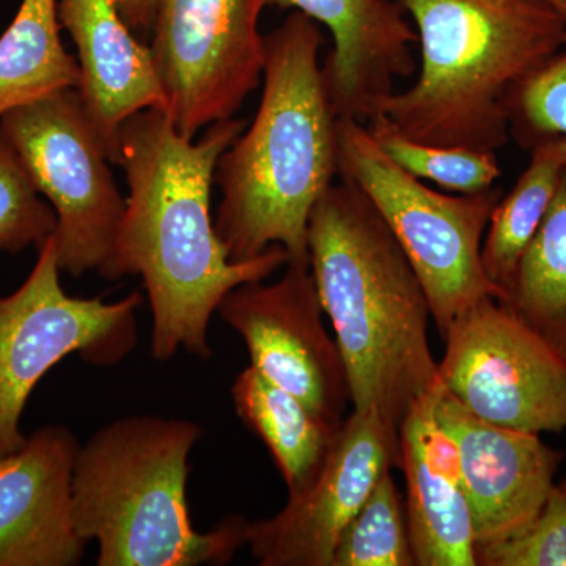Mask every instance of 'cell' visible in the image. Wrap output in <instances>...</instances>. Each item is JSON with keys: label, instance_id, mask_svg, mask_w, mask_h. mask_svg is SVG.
<instances>
[{"label": "cell", "instance_id": "8", "mask_svg": "<svg viewBox=\"0 0 566 566\" xmlns=\"http://www.w3.org/2000/svg\"><path fill=\"white\" fill-rule=\"evenodd\" d=\"M61 273L52 234L20 289L0 296V457L24 446L25 403L55 364L76 353L88 364L114 365L137 344L140 293L115 303L74 297L62 289Z\"/></svg>", "mask_w": 566, "mask_h": 566}, {"label": "cell", "instance_id": "24", "mask_svg": "<svg viewBox=\"0 0 566 566\" xmlns=\"http://www.w3.org/2000/svg\"><path fill=\"white\" fill-rule=\"evenodd\" d=\"M57 227V216L36 189L28 167L0 129V252L41 248Z\"/></svg>", "mask_w": 566, "mask_h": 566}, {"label": "cell", "instance_id": "2", "mask_svg": "<svg viewBox=\"0 0 566 566\" xmlns=\"http://www.w3.org/2000/svg\"><path fill=\"white\" fill-rule=\"evenodd\" d=\"M307 244L353 409L376 412L398 433L411 405L441 385L422 283L374 203L344 178L315 203Z\"/></svg>", "mask_w": 566, "mask_h": 566}, {"label": "cell", "instance_id": "19", "mask_svg": "<svg viewBox=\"0 0 566 566\" xmlns=\"http://www.w3.org/2000/svg\"><path fill=\"white\" fill-rule=\"evenodd\" d=\"M405 513L416 566H476L471 510L461 483L431 468L400 441Z\"/></svg>", "mask_w": 566, "mask_h": 566}, {"label": "cell", "instance_id": "11", "mask_svg": "<svg viewBox=\"0 0 566 566\" xmlns=\"http://www.w3.org/2000/svg\"><path fill=\"white\" fill-rule=\"evenodd\" d=\"M218 314L243 338L252 367L324 422L342 427L352 405L348 378L337 342L323 323L311 264L286 263L277 282L237 286Z\"/></svg>", "mask_w": 566, "mask_h": 566}, {"label": "cell", "instance_id": "18", "mask_svg": "<svg viewBox=\"0 0 566 566\" xmlns=\"http://www.w3.org/2000/svg\"><path fill=\"white\" fill-rule=\"evenodd\" d=\"M57 0H22L0 36V118L63 88H77L80 63L63 46Z\"/></svg>", "mask_w": 566, "mask_h": 566}, {"label": "cell", "instance_id": "3", "mask_svg": "<svg viewBox=\"0 0 566 566\" xmlns=\"http://www.w3.org/2000/svg\"><path fill=\"white\" fill-rule=\"evenodd\" d=\"M323 33L293 11L264 36L263 93L252 125L223 151L214 229L232 262L282 245L308 262V219L338 177L337 112L319 65Z\"/></svg>", "mask_w": 566, "mask_h": 566}, {"label": "cell", "instance_id": "21", "mask_svg": "<svg viewBox=\"0 0 566 566\" xmlns=\"http://www.w3.org/2000/svg\"><path fill=\"white\" fill-rule=\"evenodd\" d=\"M501 304L566 357V172Z\"/></svg>", "mask_w": 566, "mask_h": 566}, {"label": "cell", "instance_id": "17", "mask_svg": "<svg viewBox=\"0 0 566 566\" xmlns=\"http://www.w3.org/2000/svg\"><path fill=\"white\" fill-rule=\"evenodd\" d=\"M232 397L241 422L270 449L289 497L314 485L338 428L324 422L252 365L234 379Z\"/></svg>", "mask_w": 566, "mask_h": 566}, {"label": "cell", "instance_id": "1", "mask_svg": "<svg viewBox=\"0 0 566 566\" xmlns=\"http://www.w3.org/2000/svg\"><path fill=\"white\" fill-rule=\"evenodd\" d=\"M245 120L210 125L193 142L175 129L167 112L145 109L123 123L118 161L129 193L117 241V275H140L151 308V356L159 363L185 349L212 356L211 316L227 293L264 281L286 266L273 244L252 260L232 262L211 218V186L223 151Z\"/></svg>", "mask_w": 566, "mask_h": 566}, {"label": "cell", "instance_id": "27", "mask_svg": "<svg viewBox=\"0 0 566 566\" xmlns=\"http://www.w3.org/2000/svg\"><path fill=\"white\" fill-rule=\"evenodd\" d=\"M158 0H117L118 11L133 32L151 31Z\"/></svg>", "mask_w": 566, "mask_h": 566}, {"label": "cell", "instance_id": "14", "mask_svg": "<svg viewBox=\"0 0 566 566\" xmlns=\"http://www.w3.org/2000/svg\"><path fill=\"white\" fill-rule=\"evenodd\" d=\"M80 442L61 424L41 428L0 457V566H73L77 535L71 482Z\"/></svg>", "mask_w": 566, "mask_h": 566}, {"label": "cell", "instance_id": "20", "mask_svg": "<svg viewBox=\"0 0 566 566\" xmlns=\"http://www.w3.org/2000/svg\"><path fill=\"white\" fill-rule=\"evenodd\" d=\"M565 172L566 137L538 142L531 148L526 170L517 178L512 191L502 196L491 216L483 238L482 264L486 277L504 293V297L517 264L549 211Z\"/></svg>", "mask_w": 566, "mask_h": 566}, {"label": "cell", "instance_id": "28", "mask_svg": "<svg viewBox=\"0 0 566 566\" xmlns=\"http://www.w3.org/2000/svg\"><path fill=\"white\" fill-rule=\"evenodd\" d=\"M545 2L551 7V9L557 11L566 22V0H545Z\"/></svg>", "mask_w": 566, "mask_h": 566}, {"label": "cell", "instance_id": "16", "mask_svg": "<svg viewBox=\"0 0 566 566\" xmlns=\"http://www.w3.org/2000/svg\"><path fill=\"white\" fill-rule=\"evenodd\" d=\"M57 14L76 46L82 104L117 166L123 123L140 111L166 112L150 46L133 35L117 0H57Z\"/></svg>", "mask_w": 566, "mask_h": 566}, {"label": "cell", "instance_id": "26", "mask_svg": "<svg viewBox=\"0 0 566 566\" xmlns=\"http://www.w3.org/2000/svg\"><path fill=\"white\" fill-rule=\"evenodd\" d=\"M479 566H566V480L554 483L523 532L475 547Z\"/></svg>", "mask_w": 566, "mask_h": 566}, {"label": "cell", "instance_id": "23", "mask_svg": "<svg viewBox=\"0 0 566 566\" xmlns=\"http://www.w3.org/2000/svg\"><path fill=\"white\" fill-rule=\"evenodd\" d=\"M333 566H416L392 469L382 474L342 532Z\"/></svg>", "mask_w": 566, "mask_h": 566}, {"label": "cell", "instance_id": "6", "mask_svg": "<svg viewBox=\"0 0 566 566\" xmlns=\"http://www.w3.org/2000/svg\"><path fill=\"white\" fill-rule=\"evenodd\" d=\"M338 177L368 197L422 283L431 322L441 338L465 308L504 293L486 277L482 244L501 188L442 193L397 166L376 144L365 123L337 118Z\"/></svg>", "mask_w": 566, "mask_h": 566}, {"label": "cell", "instance_id": "9", "mask_svg": "<svg viewBox=\"0 0 566 566\" xmlns=\"http://www.w3.org/2000/svg\"><path fill=\"white\" fill-rule=\"evenodd\" d=\"M439 381L472 416L523 433L566 430V357L493 297L447 331Z\"/></svg>", "mask_w": 566, "mask_h": 566}, {"label": "cell", "instance_id": "13", "mask_svg": "<svg viewBox=\"0 0 566 566\" xmlns=\"http://www.w3.org/2000/svg\"><path fill=\"white\" fill-rule=\"evenodd\" d=\"M436 416L460 446L463 493L476 546L523 532L556 483L562 453L539 434L509 430L472 416L442 386Z\"/></svg>", "mask_w": 566, "mask_h": 566}, {"label": "cell", "instance_id": "10", "mask_svg": "<svg viewBox=\"0 0 566 566\" xmlns=\"http://www.w3.org/2000/svg\"><path fill=\"white\" fill-rule=\"evenodd\" d=\"M264 0H158L151 54L166 112L193 139L233 118L263 76Z\"/></svg>", "mask_w": 566, "mask_h": 566}, {"label": "cell", "instance_id": "7", "mask_svg": "<svg viewBox=\"0 0 566 566\" xmlns=\"http://www.w3.org/2000/svg\"><path fill=\"white\" fill-rule=\"evenodd\" d=\"M36 189L57 216L62 273L118 281L117 241L126 210L111 159L77 88H63L0 118Z\"/></svg>", "mask_w": 566, "mask_h": 566}, {"label": "cell", "instance_id": "12", "mask_svg": "<svg viewBox=\"0 0 566 566\" xmlns=\"http://www.w3.org/2000/svg\"><path fill=\"white\" fill-rule=\"evenodd\" d=\"M400 463V436L376 412L353 409L314 485L289 497L277 515L249 521L253 558L262 566H333L342 532L382 474Z\"/></svg>", "mask_w": 566, "mask_h": 566}, {"label": "cell", "instance_id": "15", "mask_svg": "<svg viewBox=\"0 0 566 566\" xmlns=\"http://www.w3.org/2000/svg\"><path fill=\"white\" fill-rule=\"evenodd\" d=\"M294 9L329 29L334 50L323 65L324 84L338 117L367 123L397 88L415 76L417 32L395 0H264Z\"/></svg>", "mask_w": 566, "mask_h": 566}, {"label": "cell", "instance_id": "22", "mask_svg": "<svg viewBox=\"0 0 566 566\" xmlns=\"http://www.w3.org/2000/svg\"><path fill=\"white\" fill-rule=\"evenodd\" d=\"M365 126L397 166L419 180L436 182L447 191L483 192L493 188L501 177L495 153L412 140L394 129L381 115H375Z\"/></svg>", "mask_w": 566, "mask_h": 566}, {"label": "cell", "instance_id": "25", "mask_svg": "<svg viewBox=\"0 0 566 566\" xmlns=\"http://www.w3.org/2000/svg\"><path fill=\"white\" fill-rule=\"evenodd\" d=\"M506 109L510 137L526 150L551 137H566V41L545 66L512 93Z\"/></svg>", "mask_w": 566, "mask_h": 566}, {"label": "cell", "instance_id": "5", "mask_svg": "<svg viewBox=\"0 0 566 566\" xmlns=\"http://www.w3.org/2000/svg\"><path fill=\"white\" fill-rule=\"evenodd\" d=\"M192 420L134 416L80 447L71 482L77 535L98 543V566L227 565L248 545L232 515L197 532L189 515V455L202 438Z\"/></svg>", "mask_w": 566, "mask_h": 566}, {"label": "cell", "instance_id": "4", "mask_svg": "<svg viewBox=\"0 0 566 566\" xmlns=\"http://www.w3.org/2000/svg\"><path fill=\"white\" fill-rule=\"evenodd\" d=\"M415 20L419 76L378 114L423 144L495 153L510 140L509 98L566 41L545 0H395Z\"/></svg>", "mask_w": 566, "mask_h": 566}]
</instances>
